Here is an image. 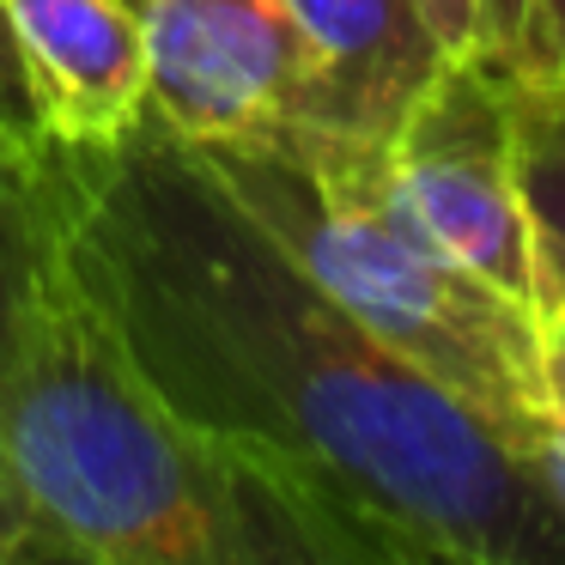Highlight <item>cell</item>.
Here are the masks:
<instances>
[{"instance_id":"cell-1","label":"cell","mask_w":565,"mask_h":565,"mask_svg":"<svg viewBox=\"0 0 565 565\" xmlns=\"http://www.w3.org/2000/svg\"><path fill=\"white\" fill-rule=\"evenodd\" d=\"M62 268L177 419L286 487L334 559H565V516L529 462L450 390L347 317L140 110L50 152Z\"/></svg>"},{"instance_id":"cell-2","label":"cell","mask_w":565,"mask_h":565,"mask_svg":"<svg viewBox=\"0 0 565 565\" xmlns=\"http://www.w3.org/2000/svg\"><path fill=\"white\" fill-rule=\"evenodd\" d=\"M0 456L50 559L341 565L292 492L164 407L67 268L0 371Z\"/></svg>"},{"instance_id":"cell-3","label":"cell","mask_w":565,"mask_h":565,"mask_svg":"<svg viewBox=\"0 0 565 565\" xmlns=\"http://www.w3.org/2000/svg\"><path fill=\"white\" fill-rule=\"evenodd\" d=\"M195 152L347 317L475 407L523 456L529 431L547 419L535 317L468 274L419 225L395 183L390 140L274 128L249 140H201Z\"/></svg>"},{"instance_id":"cell-4","label":"cell","mask_w":565,"mask_h":565,"mask_svg":"<svg viewBox=\"0 0 565 565\" xmlns=\"http://www.w3.org/2000/svg\"><path fill=\"white\" fill-rule=\"evenodd\" d=\"M511 86L499 55H450L390 135L407 207L468 274L535 317V220L511 164Z\"/></svg>"},{"instance_id":"cell-5","label":"cell","mask_w":565,"mask_h":565,"mask_svg":"<svg viewBox=\"0 0 565 565\" xmlns=\"http://www.w3.org/2000/svg\"><path fill=\"white\" fill-rule=\"evenodd\" d=\"M147 98L183 140L274 135L305 104V43L280 0H135Z\"/></svg>"},{"instance_id":"cell-6","label":"cell","mask_w":565,"mask_h":565,"mask_svg":"<svg viewBox=\"0 0 565 565\" xmlns=\"http://www.w3.org/2000/svg\"><path fill=\"white\" fill-rule=\"evenodd\" d=\"M305 43V104L286 128L390 140L450 55L414 0H280Z\"/></svg>"},{"instance_id":"cell-7","label":"cell","mask_w":565,"mask_h":565,"mask_svg":"<svg viewBox=\"0 0 565 565\" xmlns=\"http://www.w3.org/2000/svg\"><path fill=\"white\" fill-rule=\"evenodd\" d=\"M19 62L55 147H98L147 110V31L128 0H7Z\"/></svg>"},{"instance_id":"cell-8","label":"cell","mask_w":565,"mask_h":565,"mask_svg":"<svg viewBox=\"0 0 565 565\" xmlns=\"http://www.w3.org/2000/svg\"><path fill=\"white\" fill-rule=\"evenodd\" d=\"M55 286H62V220L50 201V164L19 171L0 159V371L13 365Z\"/></svg>"},{"instance_id":"cell-9","label":"cell","mask_w":565,"mask_h":565,"mask_svg":"<svg viewBox=\"0 0 565 565\" xmlns=\"http://www.w3.org/2000/svg\"><path fill=\"white\" fill-rule=\"evenodd\" d=\"M511 164L535 237L565 249V74L511 86Z\"/></svg>"},{"instance_id":"cell-10","label":"cell","mask_w":565,"mask_h":565,"mask_svg":"<svg viewBox=\"0 0 565 565\" xmlns=\"http://www.w3.org/2000/svg\"><path fill=\"white\" fill-rule=\"evenodd\" d=\"M0 152L13 164H25V171H43L55 152V140L43 135L38 98H31L25 62H19L13 25H7V0H0Z\"/></svg>"},{"instance_id":"cell-11","label":"cell","mask_w":565,"mask_h":565,"mask_svg":"<svg viewBox=\"0 0 565 565\" xmlns=\"http://www.w3.org/2000/svg\"><path fill=\"white\" fill-rule=\"evenodd\" d=\"M414 13H419V25L438 38L444 55H480L487 50V7H480V0H414Z\"/></svg>"},{"instance_id":"cell-12","label":"cell","mask_w":565,"mask_h":565,"mask_svg":"<svg viewBox=\"0 0 565 565\" xmlns=\"http://www.w3.org/2000/svg\"><path fill=\"white\" fill-rule=\"evenodd\" d=\"M19 559H50V553H43L38 516H31L13 468H7V456H0V565H19Z\"/></svg>"},{"instance_id":"cell-13","label":"cell","mask_w":565,"mask_h":565,"mask_svg":"<svg viewBox=\"0 0 565 565\" xmlns=\"http://www.w3.org/2000/svg\"><path fill=\"white\" fill-rule=\"evenodd\" d=\"M565 62V0H529L523 25V79H547Z\"/></svg>"},{"instance_id":"cell-14","label":"cell","mask_w":565,"mask_h":565,"mask_svg":"<svg viewBox=\"0 0 565 565\" xmlns=\"http://www.w3.org/2000/svg\"><path fill=\"white\" fill-rule=\"evenodd\" d=\"M523 462H529V475L541 480V492L553 499V511L565 516V419L559 414H547L535 431H529Z\"/></svg>"},{"instance_id":"cell-15","label":"cell","mask_w":565,"mask_h":565,"mask_svg":"<svg viewBox=\"0 0 565 565\" xmlns=\"http://www.w3.org/2000/svg\"><path fill=\"white\" fill-rule=\"evenodd\" d=\"M487 7V50L504 67L523 74V25H529V0H480Z\"/></svg>"},{"instance_id":"cell-16","label":"cell","mask_w":565,"mask_h":565,"mask_svg":"<svg viewBox=\"0 0 565 565\" xmlns=\"http://www.w3.org/2000/svg\"><path fill=\"white\" fill-rule=\"evenodd\" d=\"M541 341V390H547V414L565 419V322H535Z\"/></svg>"},{"instance_id":"cell-17","label":"cell","mask_w":565,"mask_h":565,"mask_svg":"<svg viewBox=\"0 0 565 565\" xmlns=\"http://www.w3.org/2000/svg\"><path fill=\"white\" fill-rule=\"evenodd\" d=\"M0 159H7V152H0ZM7 164H13V159H7ZM19 171H25V164H19Z\"/></svg>"},{"instance_id":"cell-18","label":"cell","mask_w":565,"mask_h":565,"mask_svg":"<svg viewBox=\"0 0 565 565\" xmlns=\"http://www.w3.org/2000/svg\"><path fill=\"white\" fill-rule=\"evenodd\" d=\"M559 74H565V62H559Z\"/></svg>"},{"instance_id":"cell-19","label":"cell","mask_w":565,"mask_h":565,"mask_svg":"<svg viewBox=\"0 0 565 565\" xmlns=\"http://www.w3.org/2000/svg\"><path fill=\"white\" fill-rule=\"evenodd\" d=\"M128 7H135V0H128Z\"/></svg>"}]
</instances>
